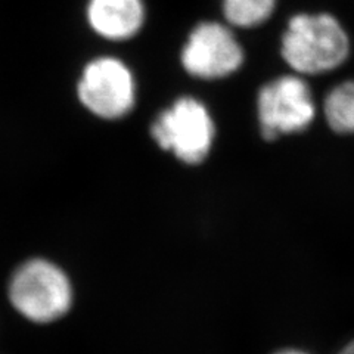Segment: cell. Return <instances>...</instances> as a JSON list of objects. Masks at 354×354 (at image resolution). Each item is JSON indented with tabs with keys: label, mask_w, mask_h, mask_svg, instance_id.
<instances>
[{
	"label": "cell",
	"mask_w": 354,
	"mask_h": 354,
	"mask_svg": "<svg viewBox=\"0 0 354 354\" xmlns=\"http://www.w3.org/2000/svg\"><path fill=\"white\" fill-rule=\"evenodd\" d=\"M282 58L300 74L329 73L350 55V39L341 22L329 14H298L282 36Z\"/></svg>",
	"instance_id": "1"
},
{
	"label": "cell",
	"mask_w": 354,
	"mask_h": 354,
	"mask_svg": "<svg viewBox=\"0 0 354 354\" xmlns=\"http://www.w3.org/2000/svg\"><path fill=\"white\" fill-rule=\"evenodd\" d=\"M9 300L17 312L31 322L49 324L68 312L73 290L58 266L32 259L22 263L12 274Z\"/></svg>",
	"instance_id": "2"
},
{
	"label": "cell",
	"mask_w": 354,
	"mask_h": 354,
	"mask_svg": "<svg viewBox=\"0 0 354 354\" xmlns=\"http://www.w3.org/2000/svg\"><path fill=\"white\" fill-rule=\"evenodd\" d=\"M152 138L185 164H201L212 151L216 135L214 121L207 106L191 96H183L153 121Z\"/></svg>",
	"instance_id": "3"
},
{
	"label": "cell",
	"mask_w": 354,
	"mask_h": 354,
	"mask_svg": "<svg viewBox=\"0 0 354 354\" xmlns=\"http://www.w3.org/2000/svg\"><path fill=\"white\" fill-rule=\"evenodd\" d=\"M257 113L263 138L274 140L281 135L304 131L313 123L316 106L301 77L282 75L260 88Z\"/></svg>",
	"instance_id": "4"
},
{
	"label": "cell",
	"mask_w": 354,
	"mask_h": 354,
	"mask_svg": "<svg viewBox=\"0 0 354 354\" xmlns=\"http://www.w3.org/2000/svg\"><path fill=\"white\" fill-rule=\"evenodd\" d=\"M77 95L92 114L105 120H118L135 106L136 82L123 61L104 57L84 66Z\"/></svg>",
	"instance_id": "5"
},
{
	"label": "cell",
	"mask_w": 354,
	"mask_h": 354,
	"mask_svg": "<svg viewBox=\"0 0 354 354\" xmlns=\"http://www.w3.org/2000/svg\"><path fill=\"white\" fill-rule=\"evenodd\" d=\"M180 61L186 73L196 79L217 80L241 68L243 50L227 27L201 22L187 37Z\"/></svg>",
	"instance_id": "6"
},
{
	"label": "cell",
	"mask_w": 354,
	"mask_h": 354,
	"mask_svg": "<svg viewBox=\"0 0 354 354\" xmlns=\"http://www.w3.org/2000/svg\"><path fill=\"white\" fill-rule=\"evenodd\" d=\"M88 26L108 40L135 37L145 22L142 0H88Z\"/></svg>",
	"instance_id": "7"
},
{
	"label": "cell",
	"mask_w": 354,
	"mask_h": 354,
	"mask_svg": "<svg viewBox=\"0 0 354 354\" xmlns=\"http://www.w3.org/2000/svg\"><path fill=\"white\" fill-rule=\"evenodd\" d=\"M324 114L328 126L338 135H354V80L332 88L325 97Z\"/></svg>",
	"instance_id": "8"
},
{
	"label": "cell",
	"mask_w": 354,
	"mask_h": 354,
	"mask_svg": "<svg viewBox=\"0 0 354 354\" xmlns=\"http://www.w3.org/2000/svg\"><path fill=\"white\" fill-rule=\"evenodd\" d=\"M274 5L276 0H223V12L232 26L251 28L268 21Z\"/></svg>",
	"instance_id": "9"
},
{
	"label": "cell",
	"mask_w": 354,
	"mask_h": 354,
	"mask_svg": "<svg viewBox=\"0 0 354 354\" xmlns=\"http://www.w3.org/2000/svg\"><path fill=\"white\" fill-rule=\"evenodd\" d=\"M339 354H354V339L339 351Z\"/></svg>",
	"instance_id": "10"
},
{
	"label": "cell",
	"mask_w": 354,
	"mask_h": 354,
	"mask_svg": "<svg viewBox=\"0 0 354 354\" xmlns=\"http://www.w3.org/2000/svg\"><path fill=\"white\" fill-rule=\"evenodd\" d=\"M276 354H307V353H303V351H298V350H283V351H279Z\"/></svg>",
	"instance_id": "11"
}]
</instances>
